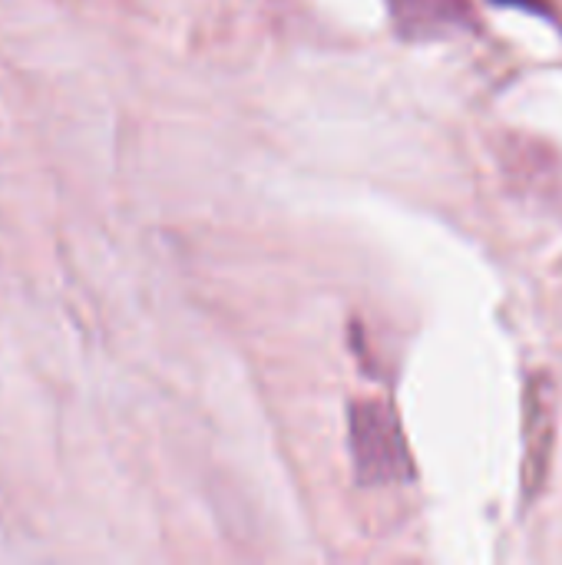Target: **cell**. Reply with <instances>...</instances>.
<instances>
[{"label":"cell","instance_id":"1","mask_svg":"<svg viewBox=\"0 0 562 565\" xmlns=\"http://www.w3.org/2000/svg\"><path fill=\"white\" fill-rule=\"evenodd\" d=\"M351 454L361 483H404L414 477L401 424L391 407L364 401L351 407Z\"/></svg>","mask_w":562,"mask_h":565},{"label":"cell","instance_id":"2","mask_svg":"<svg viewBox=\"0 0 562 565\" xmlns=\"http://www.w3.org/2000/svg\"><path fill=\"white\" fill-rule=\"evenodd\" d=\"M388 7L407 40H437L470 20V0H388Z\"/></svg>","mask_w":562,"mask_h":565}]
</instances>
